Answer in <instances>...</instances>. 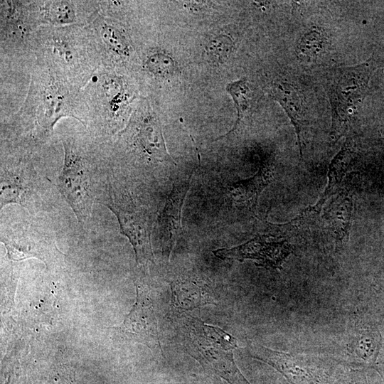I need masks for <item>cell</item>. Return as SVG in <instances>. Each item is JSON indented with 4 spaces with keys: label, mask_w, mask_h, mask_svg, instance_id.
<instances>
[{
    "label": "cell",
    "mask_w": 384,
    "mask_h": 384,
    "mask_svg": "<svg viewBox=\"0 0 384 384\" xmlns=\"http://www.w3.org/2000/svg\"><path fill=\"white\" fill-rule=\"evenodd\" d=\"M184 346L187 352L202 366L230 384H247L233 358L237 340L222 329L206 324L200 319L183 316Z\"/></svg>",
    "instance_id": "1"
},
{
    "label": "cell",
    "mask_w": 384,
    "mask_h": 384,
    "mask_svg": "<svg viewBox=\"0 0 384 384\" xmlns=\"http://www.w3.org/2000/svg\"><path fill=\"white\" fill-rule=\"evenodd\" d=\"M64 162L56 186L80 223L90 217L93 203L102 202L100 178L82 147L72 139H63Z\"/></svg>",
    "instance_id": "2"
},
{
    "label": "cell",
    "mask_w": 384,
    "mask_h": 384,
    "mask_svg": "<svg viewBox=\"0 0 384 384\" xmlns=\"http://www.w3.org/2000/svg\"><path fill=\"white\" fill-rule=\"evenodd\" d=\"M375 65L372 60L354 66L331 70L326 78L331 105V134L338 138L346 130L357 105L367 92Z\"/></svg>",
    "instance_id": "3"
},
{
    "label": "cell",
    "mask_w": 384,
    "mask_h": 384,
    "mask_svg": "<svg viewBox=\"0 0 384 384\" xmlns=\"http://www.w3.org/2000/svg\"><path fill=\"white\" fill-rule=\"evenodd\" d=\"M102 203L116 215L121 233L127 237L134 248L137 262H153L151 245L152 218L147 209L131 196L116 193L110 186Z\"/></svg>",
    "instance_id": "4"
},
{
    "label": "cell",
    "mask_w": 384,
    "mask_h": 384,
    "mask_svg": "<svg viewBox=\"0 0 384 384\" xmlns=\"http://www.w3.org/2000/svg\"><path fill=\"white\" fill-rule=\"evenodd\" d=\"M119 134L129 149L147 162H174L167 151L161 122L148 102L142 103Z\"/></svg>",
    "instance_id": "5"
},
{
    "label": "cell",
    "mask_w": 384,
    "mask_h": 384,
    "mask_svg": "<svg viewBox=\"0 0 384 384\" xmlns=\"http://www.w3.org/2000/svg\"><path fill=\"white\" fill-rule=\"evenodd\" d=\"M268 230L267 234L258 235L244 244L218 249L213 253L222 260H252L261 267L281 268L284 260L292 253V247L282 235L269 228Z\"/></svg>",
    "instance_id": "6"
},
{
    "label": "cell",
    "mask_w": 384,
    "mask_h": 384,
    "mask_svg": "<svg viewBox=\"0 0 384 384\" xmlns=\"http://www.w3.org/2000/svg\"><path fill=\"white\" fill-rule=\"evenodd\" d=\"M40 178L30 161L21 160L1 169V208L17 203L31 209L37 201Z\"/></svg>",
    "instance_id": "7"
},
{
    "label": "cell",
    "mask_w": 384,
    "mask_h": 384,
    "mask_svg": "<svg viewBox=\"0 0 384 384\" xmlns=\"http://www.w3.org/2000/svg\"><path fill=\"white\" fill-rule=\"evenodd\" d=\"M137 292V302L124 321V330L133 339L151 348H160L151 300L140 287Z\"/></svg>",
    "instance_id": "8"
},
{
    "label": "cell",
    "mask_w": 384,
    "mask_h": 384,
    "mask_svg": "<svg viewBox=\"0 0 384 384\" xmlns=\"http://www.w3.org/2000/svg\"><path fill=\"white\" fill-rule=\"evenodd\" d=\"M383 338L376 324L362 312L351 318L348 350L364 361L376 360Z\"/></svg>",
    "instance_id": "9"
},
{
    "label": "cell",
    "mask_w": 384,
    "mask_h": 384,
    "mask_svg": "<svg viewBox=\"0 0 384 384\" xmlns=\"http://www.w3.org/2000/svg\"><path fill=\"white\" fill-rule=\"evenodd\" d=\"M38 92H34L36 100L33 101L35 120L37 124L46 132L53 130L56 121L61 117L75 115L70 111L67 97L60 87L55 84L41 86Z\"/></svg>",
    "instance_id": "10"
},
{
    "label": "cell",
    "mask_w": 384,
    "mask_h": 384,
    "mask_svg": "<svg viewBox=\"0 0 384 384\" xmlns=\"http://www.w3.org/2000/svg\"><path fill=\"white\" fill-rule=\"evenodd\" d=\"M191 177L174 185L159 215L158 223L161 239L163 247L169 255L181 232L182 206L190 186Z\"/></svg>",
    "instance_id": "11"
},
{
    "label": "cell",
    "mask_w": 384,
    "mask_h": 384,
    "mask_svg": "<svg viewBox=\"0 0 384 384\" xmlns=\"http://www.w3.org/2000/svg\"><path fill=\"white\" fill-rule=\"evenodd\" d=\"M329 201L324 208L323 218L335 234L338 250L348 238L353 210L352 195L343 188Z\"/></svg>",
    "instance_id": "12"
},
{
    "label": "cell",
    "mask_w": 384,
    "mask_h": 384,
    "mask_svg": "<svg viewBox=\"0 0 384 384\" xmlns=\"http://www.w3.org/2000/svg\"><path fill=\"white\" fill-rule=\"evenodd\" d=\"M270 95L283 108L296 131L301 158H302V131L304 124V111L301 97L291 84L278 81L273 82Z\"/></svg>",
    "instance_id": "13"
},
{
    "label": "cell",
    "mask_w": 384,
    "mask_h": 384,
    "mask_svg": "<svg viewBox=\"0 0 384 384\" xmlns=\"http://www.w3.org/2000/svg\"><path fill=\"white\" fill-rule=\"evenodd\" d=\"M209 286L193 279H181L172 284L173 302L176 307L191 310L208 304H215Z\"/></svg>",
    "instance_id": "14"
},
{
    "label": "cell",
    "mask_w": 384,
    "mask_h": 384,
    "mask_svg": "<svg viewBox=\"0 0 384 384\" xmlns=\"http://www.w3.org/2000/svg\"><path fill=\"white\" fill-rule=\"evenodd\" d=\"M32 233L27 229L4 232L1 240L5 245L10 259L21 260L35 257L43 260V252L38 247H42L43 240H40L41 236L38 233Z\"/></svg>",
    "instance_id": "15"
},
{
    "label": "cell",
    "mask_w": 384,
    "mask_h": 384,
    "mask_svg": "<svg viewBox=\"0 0 384 384\" xmlns=\"http://www.w3.org/2000/svg\"><path fill=\"white\" fill-rule=\"evenodd\" d=\"M272 176L271 169L262 166L251 178L231 185L229 191L235 201L245 203L250 209H255L259 196L270 183Z\"/></svg>",
    "instance_id": "16"
},
{
    "label": "cell",
    "mask_w": 384,
    "mask_h": 384,
    "mask_svg": "<svg viewBox=\"0 0 384 384\" xmlns=\"http://www.w3.org/2000/svg\"><path fill=\"white\" fill-rule=\"evenodd\" d=\"M352 155V148L346 142L331 161L328 172V184L317 202L320 206L323 207L330 198L343 188V181Z\"/></svg>",
    "instance_id": "17"
},
{
    "label": "cell",
    "mask_w": 384,
    "mask_h": 384,
    "mask_svg": "<svg viewBox=\"0 0 384 384\" xmlns=\"http://www.w3.org/2000/svg\"><path fill=\"white\" fill-rule=\"evenodd\" d=\"M75 9V5L72 1H49L42 8V15L43 18L51 24L69 25L77 21Z\"/></svg>",
    "instance_id": "18"
},
{
    "label": "cell",
    "mask_w": 384,
    "mask_h": 384,
    "mask_svg": "<svg viewBox=\"0 0 384 384\" xmlns=\"http://www.w3.org/2000/svg\"><path fill=\"white\" fill-rule=\"evenodd\" d=\"M226 90L233 97L237 111V119L233 129L226 135L221 136L218 139L225 137L236 130L250 105L251 91L246 78H242L228 84Z\"/></svg>",
    "instance_id": "19"
},
{
    "label": "cell",
    "mask_w": 384,
    "mask_h": 384,
    "mask_svg": "<svg viewBox=\"0 0 384 384\" xmlns=\"http://www.w3.org/2000/svg\"><path fill=\"white\" fill-rule=\"evenodd\" d=\"M100 34L106 48L112 55L121 58L129 55L128 41L117 27L103 22L100 26Z\"/></svg>",
    "instance_id": "20"
},
{
    "label": "cell",
    "mask_w": 384,
    "mask_h": 384,
    "mask_svg": "<svg viewBox=\"0 0 384 384\" xmlns=\"http://www.w3.org/2000/svg\"><path fill=\"white\" fill-rule=\"evenodd\" d=\"M324 38L318 30L306 32L297 41L296 53L297 56L305 61H311L316 58L324 48Z\"/></svg>",
    "instance_id": "21"
},
{
    "label": "cell",
    "mask_w": 384,
    "mask_h": 384,
    "mask_svg": "<svg viewBox=\"0 0 384 384\" xmlns=\"http://www.w3.org/2000/svg\"><path fill=\"white\" fill-rule=\"evenodd\" d=\"M145 66L151 73L161 78L171 75L176 68L173 58L161 52L151 54L145 61Z\"/></svg>",
    "instance_id": "22"
},
{
    "label": "cell",
    "mask_w": 384,
    "mask_h": 384,
    "mask_svg": "<svg viewBox=\"0 0 384 384\" xmlns=\"http://www.w3.org/2000/svg\"><path fill=\"white\" fill-rule=\"evenodd\" d=\"M233 43L230 38L225 35L216 36L208 42L206 51L209 57L214 61H225L231 54Z\"/></svg>",
    "instance_id": "23"
},
{
    "label": "cell",
    "mask_w": 384,
    "mask_h": 384,
    "mask_svg": "<svg viewBox=\"0 0 384 384\" xmlns=\"http://www.w3.org/2000/svg\"><path fill=\"white\" fill-rule=\"evenodd\" d=\"M376 360L378 361V362L379 363L380 366H384V338H383L381 342V345H380Z\"/></svg>",
    "instance_id": "24"
}]
</instances>
